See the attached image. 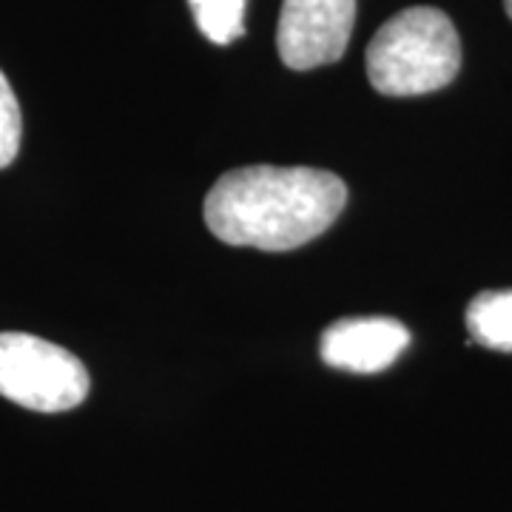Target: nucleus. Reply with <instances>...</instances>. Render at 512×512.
Masks as SVG:
<instances>
[{"label":"nucleus","instance_id":"nucleus-1","mask_svg":"<svg viewBox=\"0 0 512 512\" xmlns=\"http://www.w3.org/2000/svg\"><path fill=\"white\" fill-rule=\"evenodd\" d=\"M345 183L305 165H248L222 174L205 197L208 231L237 248L293 251L345 211Z\"/></svg>","mask_w":512,"mask_h":512},{"label":"nucleus","instance_id":"nucleus-2","mask_svg":"<svg viewBox=\"0 0 512 512\" xmlns=\"http://www.w3.org/2000/svg\"><path fill=\"white\" fill-rule=\"evenodd\" d=\"M461 69L453 20L433 6H413L384 23L367 46L370 86L387 97L439 92Z\"/></svg>","mask_w":512,"mask_h":512},{"label":"nucleus","instance_id":"nucleus-3","mask_svg":"<svg viewBox=\"0 0 512 512\" xmlns=\"http://www.w3.org/2000/svg\"><path fill=\"white\" fill-rule=\"evenodd\" d=\"M89 370L32 333H0V396L37 413H63L89 396Z\"/></svg>","mask_w":512,"mask_h":512},{"label":"nucleus","instance_id":"nucleus-4","mask_svg":"<svg viewBox=\"0 0 512 512\" xmlns=\"http://www.w3.org/2000/svg\"><path fill=\"white\" fill-rule=\"evenodd\" d=\"M356 0H285L276 26V49L285 66L308 72L336 63L348 49Z\"/></svg>","mask_w":512,"mask_h":512},{"label":"nucleus","instance_id":"nucleus-5","mask_svg":"<svg viewBox=\"0 0 512 512\" xmlns=\"http://www.w3.org/2000/svg\"><path fill=\"white\" fill-rule=\"evenodd\" d=\"M410 345L402 322L387 316H350L333 322L319 342L325 365L348 373H379L393 365Z\"/></svg>","mask_w":512,"mask_h":512},{"label":"nucleus","instance_id":"nucleus-6","mask_svg":"<svg viewBox=\"0 0 512 512\" xmlns=\"http://www.w3.org/2000/svg\"><path fill=\"white\" fill-rule=\"evenodd\" d=\"M467 330L473 342L512 353V291H484L467 308Z\"/></svg>","mask_w":512,"mask_h":512},{"label":"nucleus","instance_id":"nucleus-7","mask_svg":"<svg viewBox=\"0 0 512 512\" xmlns=\"http://www.w3.org/2000/svg\"><path fill=\"white\" fill-rule=\"evenodd\" d=\"M200 32L211 43H231L245 35V0H188Z\"/></svg>","mask_w":512,"mask_h":512},{"label":"nucleus","instance_id":"nucleus-8","mask_svg":"<svg viewBox=\"0 0 512 512\" xmlns=\"http://www.w3.org/2000/svg\"><path fill=\"white\" fill-rule=\"evenodd\" d=\"M20 134H23V117L20 103L6 74L0 72V168L15 163L20 151Z\"/></svg>","mask_w":512,"mask_h":512},{"label":"nucleus","instance_id":"nucleus-9","mask_svg":"<svg viewBox=\"0 0 512 512\" xmlns=\"http://www.w3.org/2000/svg\"><path fill=\"white\" fill-rule=\"evenodd\" d=\"M504 6H507V15H510L512 20V0H504Z\"/></svg>","mask_w":512,"mask_h":512}]
</instances>
